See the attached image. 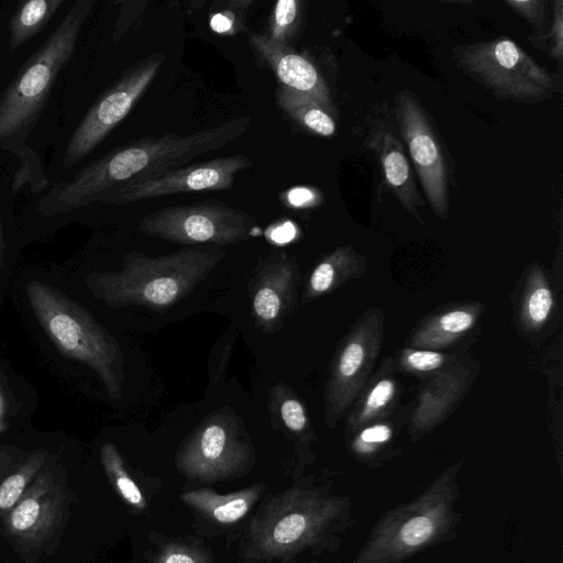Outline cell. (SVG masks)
Segmentation results:
<instances>
[{"mask_svg":"<svg viewBox=\"0 0 563 563\" xmlns=\"http://www.w3.org/2000/svg\"><path fill=\"white\" fill-rule=\"evenodd\" d=\"M250 125L251 118L241 117L188 135L165 133L134 141L54 185L41 199L38 209L46 216H56L97 202L113 190L154 179L202 154L224 147Z\"/></svg>","mask_w":563,"mask_h":563,"instance_id":"1","label":"cell"},{"mask_svg":"<svg viewBox=\"0 0 563 563\" xmlns=\"http://www.w3.org/2000/svg\"><path fill=\"white\" fill-rule=\"evenodd\" d=\"M353 522V501L329 488L297 486L273 496L249 526L245 556L288 561L335 551Z\"/></svg>","mask_w":563,"mask_h":563,"instance_id":"2","label":"cell"},{"mask_svg":"<svg viewBox=\"0 0 563 563\" xmlns=\"http://www.w3.org/2000/svg\"><path fill=\"white\" fill-rule=\"evenodd\" d=\"M225 256L220 246H188L148 256L131 252L122 268L95 272L85 283L91 296L111 308L146 307L164 310L189 295Z\"/></svg>","mask_w":563,"mask_h":563,"instance_id":"3","label":"cell"},{"mask_svg":"<svg viewBox=\"0 0 563 563\" xmlns=\"http://www.w3.org/2000/svg\"><path fill=\"white\" fill-rule=\"evenodd\" d=\"M457 470H448L413 499L386 510L352 563H402L456 537Z\"/></svg>","mask_w":563,"mask_h":563,"instance_id":"4","label":"cell"},{"mask_svg":"<svg viewBox=\"0 0 563 563\" xmlns=\"http://www.w3.org/2000/svg\"><path fill=\"white\" fill-rule=\"evenodd\" d=\"M93 3L75 2L0 95V150L16 155L24 151L23 142L73 55Z\"/></svg>","mask_w":563,"mask_h":563,"instance_id":"5","label":"cell"},{"mask_svg":"<svg viewBox=\"0 0 563 563\" xmlns=\"http://www.w3.org/2000/svg\"><path fill=\"white\" fill-rule=\"evenodd\" d=\"M30 307L49 340L66 357L91 368L110 398L122 397L124 356L115 338L85 307L56 288L30 282Z\"/></svg>","mask_w":563,"mask_h":563,"instance_id":"6","label":"cell"},{"mask_svg":"<svg viewBox=\"0 0 563 563\" xmlns=\"http://www.w3.org/2000/svg\"><path fill=\"white\" fill-rule=\"evenodd\" d=\"M455 52L459 65L501 99L536 102L556 90L553 75L511 40L476 42Z\"/></svg>","mask_w":563,"mask_h":563,"instance_id":"7","label":"cell"},{"mask_svg":"<svg viewBox=\"0 0 563 563\" xmlns=\"http://www.w3.org/2000/svg\"><path fill=\"white\" fill-rule=\"evenodd\" d=\"M140 232L190 246H224L253 238L255 219L241 209L219 201L173 206L141 219Z\"/></svg>","mask_w":563,"mask_h":563,"instance_id":"8","label":"cell"},{"mask_svg":"<svg viewBox=\"0 0 563 563\" xmlns=\"http://www.w3.org/2000/svg\"><path fill=\"white\" fill-rule=\"evenodd\" d=\"M253 459V448L239 417L221 408L192 431L176 464L187 477L211 482L242 473Z\"/></svg>","mask_w":563,"mask_h":563,"instance_id":"9","label":"cell"},{"mask_svg":"<svg viewBox=\"0 0 563 563\" xmlns=\"http://www.w3.org/2000/svg\"><path fill=\"white\" fill-rule=\"evenodd\" d=\"M164 59V54L155 53L136 62L93 103L68 141L64 155L66 166L73 167L82 161L129 114Z\"/></svg>","mask_w":563,"mask_h":563,"instance_id":"10","label":"cell"},{"mask_svg":"<svg viewBox=\"0 0 563 563\" xmlns=\"http://www.w3.org/2000/svg\"><path fill=\"white\" fill-rule=\"evenodd\" d=\"M395 117L402 141L431 207L446 217L449 174L435 132L415 95L400 90L395 97Z\"/></svg>","mask_w":563,"mask_h":563,"instance_id":"11","label":"cell"},{"mask_svg":"<svg viewBox=\"0 0 563 563\" xmlns=\"http://www.w3.org/2000/svg\"><path fill=\"white\" fill-rule=\"evenodd\" d=\"M68 503L59 471L46 464L2 518L4 530L24 549L41 548L60 527Z\"/></svg>","mask_w":563,"mask_h":563,"instance_id":"12","label":"cell"},{"mask_svg":"<svg viewBox=\"0 0 563 563\" xmlns=\"http://www.w3.org/2000/svg\"><path fill=\"white\" fill-rule=\"evenodd\" d=\"M252 166L253 163L243 154L187 164L154 179L113 190L98 201L123 205L176 194L225 190L233 186L239 172Z\"/></svg>","mask_w":563,"mask_h":563,"instance_id":"13","label":"cell"},{"mask_svg":"<svg viewBox=\"0 0 563 563\" xmlns=\"http://www.w3.org/2000/svg\"><path fill=\"white\" fill-rule=\"evenodd\" d=\"M298 268L292 256L284 251L260 258L250 284L253 319L266 333L279 331L292 311Z\"/></svg>","mask_w":563,"mask_h":563,"instance_id":"14","label":"cell"},{"mask_svg":"<svg viewBox=\"0 0 563 563\" xmlns=\"http://www.w3.org/2000/svg\"><path fill=\"white\" fill-rule=\"evenodd\" d=\"M366 143L378 158L384 178L395 197L407 210L415 212L421 206L415 175L405 148L394 130L390 115L375 111L369 115Z\"/></svg>","mask_w":563,"mask_h":563,"instance_id":"15","label":"cell"},{"mask_svg":"<svg viewBox=\"0 0 563 563\" xmlns=\"http://www.w3.org/2000/svg\"><path fill=\"white\" fill-rule=\"evenodd\" d=\"M250 43L261 60L274 70L282 86L310 97L329 114L334 113L328 86L309 59L265 34L252 33Z\"/></svg>","mask_w":563,"mask_h":563,"instance_id":"16","label":"cell"},{"mask_svg":"<svg viewBox=\"0 0 563 563\" xmlns=\"http://www.w3.org/2000/svg\"><path fill=\"white\" fill-rule=\"evenodd\" d=\"M48 459L44 449L25 451L13 445L0 446V520L21 498Z\"/></svg>","mask_w":563,"mask_h":563,"instance_id":"17","label":"cell"},{"mask_svg":"<svg viewBox=\"0 0 563 563\" xmlns=\"http://www.w3.org/2000/svg\"><path fill=\"white\" fill-rule=\"evenodd\" d=\"M262 494V486L219 495L208 488L186 492L183 501L220 525H232L245 517Z\"/></svg>","mask_w":563,"mask_h":563,"instance_id":"18","label":"cell"},{"mask_svg":"<svg viewBox=\"0 0 563 563\" xmlns=\"http://www.w3.org/2000/svg\"><path fill=\"white\" fill-rule=\"evenodd\" d=\"M277 106L306 130L331 136L335 132V121L317 101L310 97L279 85L276 90Z\"/></svg>","mask_w":563,"mask_h":563,"instance_id":"19","label":"cell"},{"mask_svg":"<svg viewBox=\"0 0 563 563\" xmlns=\"http://www.w3.org/2000/svg\"><path fill=\"white\" fill-rule=\"evenodd\" d=\"M62 0H30L23 2L9 23V51L12 53L36 35L55 15Z\"/></svg>","mask_w":563,"mask_h":563,"instance_id":"20","label":"cell"},{"mask_svg":"<svg viewBox=\"0 0 563 563\" xmlns=\"http://www.w3.org/2000/svg\"><path fill=\"white\" fill-rule=\"evenodd\" d=\"M100 460L108 479L118 495L131 508L142 511L146 507L145 498L135 481L126 471L123 460L111 442H106L100 449Z\"/></svg>","mask_w":563,"mask_h":563,"instance_id":"21","label":"cell"},{"mask_svg":"<svg viewBox=\"0 0 563 563\" xmlns=\"http://www.w3.org/2000/svg\"><path fill=\"white\" fill-rule=\"evenodd\" d=\"M268 404L277 427H283L289 435H301L307 429L308 419L302 404L283 383L271 388Z\"/></svg>","mask_w":563,"mask_h":563,"instance_id":"22","label":"cell"},{"mask_svg":"<svg viewBox=\"0 0 563 563\" xmlns=\"http://www.w3.org/2000/svg\"><path fill=\"white\" fill-rule=\"evenodd\" d=\"M300 4L298 0H279L275 3L271 20L268 38L288 45L300 23Z\"/></svg>","mask_w":563,"mask_h":563,"instance_id":"23","label":"cell"},{"mask_svg":"<svg viewBox=\"0 0 563 563\" xmlns=\"http://www.w3.org/2000/svg\"><path fill=\"white\" fill-rule=\"evenodd\" d=\"M562 1L555 2L554 19L551 29L545 34L534 35L531 42L534 46L549 54L553 59L561 60L563 53V12Z\"/></svg>","mask_w":563,"mask_h":563,"instance_id":"24","label":"cell"},{"mask_svg":"<svg viewBox=\"0 0 563 563\" xmlns=\"http://www.w3.org/2000/svg\"><path fill=\"white\" fill-rule=\"evenodd\" d=\"M506 3L517 13L522 15L533 27L536 34L541 35L549 25V15L547 13V4L543 0L518 1L511 0Z\"/></svg>","mask_w":563,"mask_h":563,"instance_id":"25","label":"cell"},{"mask_svg":"<svg viewBox=\"0 0 563 563\" xmlns=\"http://www.w3.org/2000/svg\"><path fill=\"white\" fill-rule=\"evenodd\" d=\"M155 563H208V560L206 553L200 549L170 543L162 549Z\"/></svg>","mask_w":563,"mask_h":563,"instance_id":"26","label":"cell"},{"mask_svg":"<svg viewBox=\"0 0 563 563\" xmlns=\"http://www.w3.org/2000/svg\"><path fill=\"white\" fill-rule=\"evenodd\" d=\"M251 1H234L233 11L231 8L217 12L210 21V25L214 32L221 34H235V27L241 29L236 24V16H242V12L245 13ZM245 18V16H242Z\"/></svg>","mask_w":563,"mask_h":563,"instance_id":"27","label":"cell"},{"mask_svg":"<svg viewBox=\"0 0 563 563\" xmlns=\"http://www.w3.org/2000/svg\"><path fill=\"white\" fill-rule=\"evenodd\" d=\"M335 266L332 260L322 261L310 275L305 296L321 295L334 283Z\"/></svg>","mask_w":563,"mask_h":563,"instance_id":"28","label":"cell"},{"mask_svg":"<svg viewBox=\"0 0 563 563\" xmlns=\"http://www.w3.org/2000/svg\"><path fill=\"white\" fill-rule=\"evenodd\" d=\"M391 438V430L384 424L364 429L354 444L358 453H371L377 444L385 443Z\"/></svg>","mask_w":563,"mask_h":563,"instance_id":"29","label":"cell"},{"mask_svg":"<svg viewBox=\"0 0 563 563\" xmlns=\"http://www.w3.org/2000/svg\"><path fill=\"white\" fill-rule=\"evenodd\" d=\"M364 358V350L363 346L356 342L350 343L343 351L340 363L339 371L340 374L344 377L353 376L356 371L361 367Z\"/></svg>","mask_w":563,"mask_h":563,"instance_id":"30","label":"cell"},{"mask_svg":"<svg viewBox=\"0 0 563 563\" xmlns=\"http://www.w3.org/2000/svg\"><path fill=\"white\" fill-rule=\"evenodd\" d=\"M552 307V295L548 288H539L529 299V314L534 322L543 321Z\"/></svg>","mask_w":563,"mask_h":563,"instance_id":"31","label":"cell"},{"mask_svg":"<svg viewBox=\"0 0 563 563\" xmlns=\"http://www.w3.org/2000/svg\"><path fill=\"white\" fill-rule=\"evenodd\" d=\"M474 322V317L465 311L448 312L440 319V325L445 332L459 333L467 330Z\"/></svg>","mask_w":563,"mask_h":563,"instance_id":"32","label":"cell"},{"mask_svg":"<svg viewBox=\"0 0 563 563\" xmlns=\"http://www.w3.org/2000/svg\"><path fill=\"white\" fill-rule=\"evenodd\" d=\"M409 364L418 371H432L443 363V355L432 351H415L408 356Z\"/></svg>","mask_w":563,"mask_h":563,"instance_id":"33","label":"cell"},{"mask_svg":"<svg viewBox=\"0 0 563 563\" xmlns=\"http://www.w3.org/2000/svg\"><path fill=\"white\" fill-rule=\"evenodd\" d=\"M394 384L388 379L380 380L371 391L366 400L368 410L385 406L394 394Z\"/></svg>","mask_w":563,"mask_h":563,"instance_id":"34","label":"cell"},{"mask_svg":"<svg viewBox=\"0 0 563 563\" xmlns=\"http://www.w3.org/2000/svg\"><path fill=\"white\" fill-rule=\"evenodd\" d=\"M8 429L7 415H5V402L3 394L0 389V433H3Z\"/></svg>","mask_w":563,"mask_h":563,"instance_id":"35","label":"cell"},{"mask_svg":"<svg viewBox=\"0 0 563 563\" xmlns=\"http://www.w3.org/2000/svg\"><path fill=\"white\" fill-rule=\"evenodd\" d=\"M3 258H4V241H3L2 224L0 221V272L3 267Z\"/></svg>","mask_w":563,"mask_h":563,"instance_id":"36","label":"cell"},{"mask_svg":"<svg viewBox=\"0 0 563 563\" xmlns=\"http://www.w3.org/2000/svg\"><path fill=\"white\" fill-rule=\"evenodd\" d=\"M309 563H316V562L313 561V562H309Z\"/></svg>","mask_w":563,"mask_h":563,"instance_id":"37","label":"cell"}]
</instances>
